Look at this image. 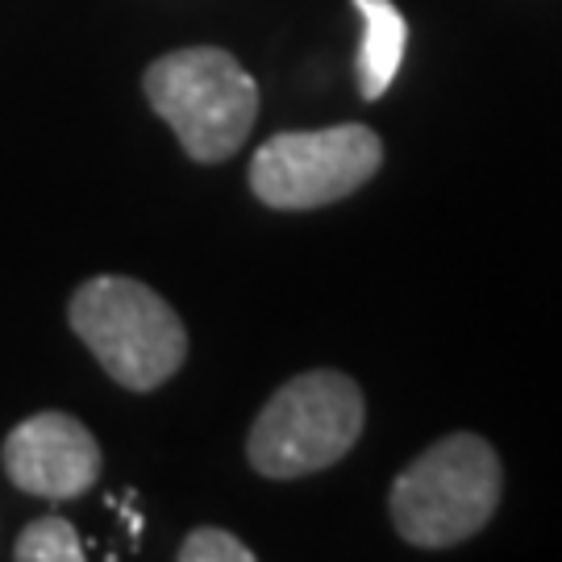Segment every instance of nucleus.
<instances>
[{"label":"nucleus","mask_w":562,"mask_h":562,"mask_svg":"<svg viewBox=\"0 0 562 562\" xmlns=\"http://www.w3.org/2000/svg\"><path fill=\"white\" fill-rule=\"evenodd\" d=\"M146 101L159 113L183 155L225 162L238 155L259 117V83L222 46H183L146 67Z\"/></svg>","instance_id":"obj_2"},{"label":"nucleus","mask_w":562,"mask_h":562,"mask_svg":"<svg viewBox=\"0 0 562 562\" xmlns=\"http://www.w3.org/2000/svg\"><path fill=\"white\" fill-rule=\"evenodd\" d=\"M0 462L13 487L55 504L76 501L101 480V446L92 438V429L76 422L71 413H55V408L13 425Z\"/></svg>","instance_id":"obj_6"},{"label":"nucleus","mask_w":562,"mask_h":562,"mask_svg":"<svg viewBox=\"0 0 562 562\" xmlns=\"http://www.w3.org/2000/svg\"><path fill=\"white\" fill-rule=\"evenodd\" d=\"M362 425L359 383L341 371H304L262 404L246 438V459L262 480H301L346 459Z\"/></svg>","instance_id":"obj_4"},{"label":"nucleus","mask_w":562,"mask_h":562,"mask_svg":"<svg viewBox=\"0 0 562 562\" xmlns=\"http://www.w3.org/2000/svg\"><path fill=\"white\" fill-rule=\"evenodd\" d=\"M362 18V50H359V92L362 101H380L392 88L408 46V25L396 0H350Z\"/></svg>","instance_id":"obj_7"},{"label":"nucleus","mask_w":562,"mask_h":562,"mask_svg":"<svg viewBox=\"0 0 562 562\" xmlns=\"http://www.w3.org/2000/svg\"><path fill=\"white\" fill-rule=\"evenodd\" d=\"M180 562H255V550L241 546L229 529H217V525H201L183 538Z\"/></svg>","instance_id":"obj_9"},{"label":"nucleus","mask_w":562,"mask_h":562,"mask_svg":"<svg viewBox=\"0 0 562 562\" xmlns=\"http://www.w3.org/2000/svg\"><path fill=\"white\" fill-rule=\"evenodd\" d=\"M383 142L367 125L288 130L267 138L250 159V192L267 209L301 213L346 201L380 171Z\"/></svg>","instance_id":"obj_5"},{"label":"nucleus","mask_w":562,"mask_h":562,"mask_svg":"<svg viewBox=\"0 0 562 562\" xmlns=\"http://www.w3.org/2000/svg\"><path fill=\"white\" fill-rule=\"evenodd\" d=\"M67 322L92 359L130 392H155L188 359V329L155 288L130 276H92L76 288Z\"/></svg>","instance_id":"obj_1"},{"label":"nucleus","mask_w":562,"mask_h":562,"mask_svg":"<svg viewBox=\"0 0 562 562\" xmlns=\"http://www.w3.org/2000/svg\"><path fill=\"white\" fill-rule=\"evenodd\" d=\"M501 504V459L480 434H450L404 467L392 483V521L413 546H459L492 521Z\"/></svg>","instance_id":"obj_3"},{"label":"nucleus","mask_w":562,"mask_h":562,"mask_svg":"<svg viewBox=\"0 0 562 562\" xmlns=\"http://www.w3.org/2000/svg\"><path fill=\"white\" fill-rule=\"evenodd\" d=\"M13 559L18 562H80L83 542L76 533V525L67 517H38L21 529L18 546H13Z\"/></svg>","instance_id":"obj_8"}]
</instances>
